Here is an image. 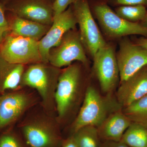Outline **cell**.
<instances>
[{
	"mask_svg": "<svg viewBox=\"0 0 147 147\" xmlns=\"http://www.w3.org/2000/svg\"><path fill=\"white\" fill-rule=\"evenodd\" d=\"M40 103L36 92L27 87L0 94V131L19 122Z\"/></svg>",
	"mask_w": 147,
	"mask_h": 147,
	"instance_id": "8992f818",
	"label": "cell"
},
{
	"mask_svg": "<svg viewBox=\"0 0 147 147\" xmlns=\"http://www.w3.org/2000/svg\"><path fill=\"white\" fill-rule=\"evenodd\" d=\"M121 107L112 97L102 96L94 87L89 86L85 91L82 105L71 124L72 134L83 127H97L111 113L119 110Z\"/></svg>",
	"mask_w": 147,
	"mask_h": 147,
	"instance_id": "5b68a950",
	"label": "cell"
},
{
	"mask_svg": "<svg viewBox=\"0 0 147 147\" xmlns=\"http://www.w3.org/2000/svg\"><path fill=\"white\" fill-rule=\"evenodd\" d=\"M26 66L11 63L0 55V94L21 88Z\"/></svg>",
	"mask_w": 147,
	"mask_h": 147,
	"instance_id": "2e32d148",
	"label": "cell"
},
{
	"mask_svg": "<svg viewBox=\"0 0 147 147\" xmlns=\"http://www.w3.org/2000/svg\"><path fill=\"white\" fill-rule=\"evenodd\" d=\"M7 32V31L0 28V42H2L3 40L5 38V33Z\"/></svg>",
	"mask_w": 147,
	"mask_h": 147,
	"instance_id": "f546056e",
	"label": "cell"
},
{
	"mask_svg": "<svg viewBox=\"0 0 147 147\" xmlns=\"http://www.w3.org/2000/svg\"><path fill=\"white\" fill-rule=\"evenodd\" d=\"M147 94V65L119 84L117 99L121 107H126Z\"/></svg>",
	"mask_w": 147,
	"mask_h": 147,
	"instance_id": "5bb4252c",
	"label": "cell"
},
{
	"mask_svg": "<svg viewBox=\"0 0 147 147\" xmlns=\"http://www.w3.org/2000/svg\"><path fill=\"white\" fill-rule=\"evenodd\" d=\"M131 39L133 42L147 50V37L142 36L137 37L132 36Z\"/></svg>",
	"mask_w": 147,
	"mask_h": 147,
	"instance_id": "83f0119b",
	"label": "cell"
},
{
	"mask_svg": "<svg viewBox=\"0 0 147 147\" xmlns=\"http://www.w3.org/2000/svg\"><path fill=\"white\" fill-rule=\"evenodd\" d=\"M108 5L117 7L124 5H142L147 7V0H106Z\"/></svg>",
	"mask_w": 147,
	"mask_h": 147,
	"instance_id": "cb8c5ba5",
	"label": "cell"
},
{
	"mask_svg": "<svg viewBox=\"0 0 147 147\" xmlns=\"http://www.w3.org/2000/svg\"><path fill=\"white\" fill-rule=\"evenodd\" d=\"M79 25V32L87 55L92 60L100 48L107 44L95 21L88 0H77L71 4Z\"/></svg>",
	"mask_w": 147,
	"mask_h": 147,
	"instance_id": "52a82bcc",
	"label": "cell"
},
{
	"mask_svg": "<svg viewBox=\"0 0 147 147\" xmlns=\"http://www.w3.org/2000/svg\"><path fill=\"white\" fill-rule=\"evenodd\" d=\"M9 9L16 16L44 25L51 26L54 20L51 0H17Z\"/></svg>",
	"mask_w": 147,
	"mask_h": 147,
	"instance_id": "4fadbf2b",
	"label": "cell"
},
{
	"mask_svg": "<svg viewBox=\"0 0 147 147\" xmlns=\"http://www.w3.org/2000/svg\"><path fill=\"white\" fill-rule=\"evenodd\" d=\"M60 147H78L73 135L71 134L68 138L63 139Z\"/></svg>",
	"mask_w": 147,
	"mask_h": 147,
	"instance_id": "4316f807",
	"label": "cell"
},
{
	"mask_svg": "<svg viewBox=\"0 0 147 147\" xmlns=\"http://www.w3.org/2000/svg\"><path fill=\"white\" fill-rule=\"evenodd\" d=\"M93 16L97 20L106 41L118 42L130 35L147 37V28L140 23L129 22L121 18L110 8L106 0H88Z\"/></svg>",
	"mask_w": 147,
	"mask_h": 147,
	"instance_id": "277c9868",
	"label": "cell"
},
{
	"mask_svg": "<svg viewBox=\"0 0 147 147\" xmlns=\"http://www.w3.org/2000/svg\"><path fill=\"white\" fill-rule=\"evenodd\" d=\"M93 71L101 90L110 94L120 83L119 70L116 58L115 42L108 41L93 58Z\"/></svg>",
	"mask_w": 147,
	"mask_h": 147,
	"instance_id": "9c48e42d",
	"label": "cell"
},
{
	"mask_svg": "<svg viewBox=\"0 0 147 147\" xmlns=\"http://www.w3.org/2000/svg\"><path fill=\"white\" fill-rule=\"evenodd\" d=\"M147 7L142 5H124L117 7L114 11L124 20L132 23H139L144 18Z\"/></svg>",
	"mask_w": 147,
	"mask_h": 147,
	"instance_id": "44dd1931",
	"label": "cell"
},
{
	"mask_svg": "<svg viewBox=\"0 0 147 147\" xmlns=\"http://www.w3.org/2000/svg\"><path fill=\"white\" fill-rule=\"evenodd\" d=\"M123 108V112L131 122L147 127V94Z\"/></svg>",
	"mask_w": 147,
	"mask_h": 147,
	"instance_id": "d6986e66",
	"label": "cell"
},
{
	"mask_svg": "<svg viewBox=\"0 0 147 147\" xmlns=\"http://www.w3.org/2000/svg\"><path fill=\"white\" fill-rule=\"evenodd\" d=\"M121 141L129 147H147V127L131 122Z\"/></svg>",
	"mask_w": 147,
	"mask_h": 147,
	"instance_id": "ac0fdd59",
	"label": "cell"
},
{
	"mask_svg": "<svg viewBox=\"0 0 147 147\" xmlns=\"http://www.w3.org/2000/svg\"><path fill=\"white\" fill-rule=\"evenodd\" d=\"M61 70L49 63L33 64L26 68L21 80V86L34 90L39 96L41 107L56 116L55 93Z\"/></svg>",
	"mask_w": 147,
	"mask_h": 147,
	"instance_id": "3957f363",
	"label": "cell"
},
{
	"mask_svg": "<svg viewBox=\"0 0 147 147\" xmlns=\"http://www.w3.org/2000/svg\"><path fill=\"white\" fill-rule=\"evenodd\" d=\"M0 28L7 31L9 30L8 22L6 19L4 11L0 5Z\"/></svg>",
	"mask_w": 147,
	"mask_h": 147,
	"instance_id": "484cf974",
	"label": "cell"
},
{
	"mask_svg": "<svg viewBox=\"0 0 147 147\" xmlns=\"http://www.w3.org/2000/svg\"><path fill=\"white\" fill-rule=\"evenodd\" d=\"M83 65L76 62L61 69L55 93L56 116L61 126L80 100L84 80Z\"/></svg>",
	"mask_w": 147,
	"mask_h": 147,
	"instance_id": "7a4b0ae2",
	"label": "cell"
},
{
	"mask_svg": "<svg viewBox=\"0 0 147 147\" xmlns=\"http://www.w3.org/2000/svg\"><path fill=\"white\" fill-rule=\"evenodd\" d=\"M77 0H55L53 3L54 18L65 11Z\"/></svg>",
	"mask_w": 147,
	"mask_h": 147,
	"instance_id": "603a6c76",
	"label": "cell"
},
{
	"mask_svg": "<svg viewBox=\"0 0 147 147\" xmlns=\"http://www.w3.org/2000/svg\"><path fill=\"white\" fill-rule=\"evenodd\" d=\"M11 22L9 29L11 34L38 41L45 35L50 27L15 15Z\"/></svg>",
	"mask_w": 147,
	"mask_h": 147,
	"instance_id": "e0dca14e",
	"label": "cell"
},
{
	"mask_svg": "<svg viewBox=\"0 0 147 147\" xmlns=\"http://www.w3.org/2000/svg\"><path fill=\"white\" fill-rule=\"evenodd\" d=\"M117 42L119 49L116 52V58L120 84L147 65V50L134 43L128 36Z\"/></svg>",
	"mask_w": 147,
	"mask_h": 147,
	"instance_id": "8fae6325",
	"label": "cell"
},
{
	"mask_svg": "<svg viewBox=\"0 0 147 147\" xmlns=\"http://www.w3.org/2000/svg\"><path fill=\"white\" fill-rule=\"evenodd\" d=\"M74 61L87 67L90 64L79 30L76 28L64 35L59 43L50 50L48 57V63L59 68L66 67Z\"/></svg>",
	"mask_w": 147,
	"mask_h": 147,
	"instance_id": "ba28073f",
	"label": "cell"
},
{
	"mask_svg": "<svg viewBox=\"0 0 147 147\" xmlns=\"http://www.w3.org/2000/svg\"><path fill=\"white\" fill-rule=\"evenodd\" d=\"M131 123L122 110L114 111L97 127L99 137L103 141H121Z\"/></svg>",
	"mask_w": 147,
	"mask_h": 147,
	"instance_id": "9a60e30c",
	"label": "cell"
},
{
	"mask_svg": "<svg viewBox=\"0 0 147 147\" xmlns=\"http://www.w3.org/2000/svg\"><path fill=\"white\" fill-rule=\"evenodd\" d=\"M100 147H129L121 141H103Z\"/></svg>",
	"mask_w": 147,
	"mask_h": 147,
	"instance_id": "d4e9b609",
	"label": "cell"
},
{
	"mask_svg": "<svg viewBox=\"0 0 147 147\" xmlns=\"http://www.w3.org/2000/svg\"><path fill=\"white\" fill-rule=\"evenodd\" d=\"M78 147H100L101 142L97 127H83L72 134Z\"/></svg>",
	"mask_w": 147,
	"mask_h": 147,
	"instance_id": "ffe728a7",
	"label": "cell"
},
{
	"mask_svg": "<svg viewBox=\"0 0 147 147\" xmlns=\"http://www.w3.org/2000/svg\"><path fill=\"white\" fill-rule=\"evenodd\" d=\"M77 25V20L71 5L65 11L54 18L49 30L38 41L42 62L48 63L50 50L59 43L67 32L76 29Z\"/></svg>",
	"mask_w": 147,
	"mask_h": 147,
	"instance_id": "7c38bea8",
	"label": "cell"
},
{
	"mask_svg": "<svg viewBox=\"0 0 147 147\" xmlns=\"http://www.w3.org/2000/svg\"><path fill=\"white\" fill-rule=\"evenodd\" d=\"M18 127L28 147H60L63 140L57 116L40 104L29 110Z\"/></svg>",
	"mask_w": 147,
	"mask_h": 147,
	"instance_id": "6da1fadb",
	"label": "cell"
},
{
	"mask_svg": "<svg viewBox=\"0 0 147 147\" xmlns=\"http://www.w3.org/2000/svg\"><path fill=\"white\" fill-rule=\"evenodd\" d=\"M1 42L0 55L11 63L26 65L42 62L38 40L11 34Z\"/></svg>",
	"mask_w": 147,
	"mask_h": 147,
	"instance_id": "30bf717a",
	"label": "cell"
},
{
	"mask_svg": "<svg viewBox=\"0 0 147 147\" xmlns=\"http://www.w3.org/2000/svg\"><path fill=\"white\" fill-rule=\"evenodd\" d=\"M51 1H52L53 2H53H54V1H55V0H51Z\"/></svg>",
	"mask_w": 147,
	"mask_h": 147,
	"instance_id": "4dcf8cb0",
	"label": "cell"
},
{
	"mask_svg": "<svg viewBox=\"0 0 147 147\" xmlns=\"http://www.w3.org/2000/svg\"><path fill=\"white\" fill-rule=\"evenodd\" d=\"M140 24L142 26L144 27L145 28H147V7L146 12V15L141 22H140Z\"/></svg>",
	"mask_w": 147,
	"mask_h": 147,
	"instance_id": "f1b7e54d",
	"label": "cell"
},
{
	"mask_svg": "<svg viewBox=\"0 0 147 147\" xmlns=\"http://www.w3.org/2000/svg\"><path fill=\"white\" fill-rule=\"evenodd\" d=\"M25 142L16 132L9 129L0 136V147H26Z\"/></svg>",
	"mask_w": 147,
	"mask_h": 147,
	"instance_id": "7402d4cb",
	"label": "cell"
}]
</instances>
